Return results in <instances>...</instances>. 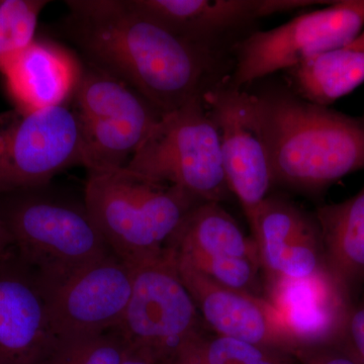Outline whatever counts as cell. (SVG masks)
Instances as JSON below:
<instances>
[{
	"instance_id": "cell-25",
	"label": "cell",
	"mask_w": 364,
	"mask_h": 364,
	"mask_svg": "<svg viewBox=\"0 0 364 364\" xmlns=\"http://www.w3.org/2000/svg\"><path fill=\"white\" fill-rule=\"evenodd\" d=\"M344 337L364 363V301L351 306L345 324Z\"/></svg>"
},
{
	"instance_id": "cell-1",
	"label": "cell",
	"mask_w": 364,
	"mask_h": 364,
	"mask_svg": "<svg viewBox=\"0 0 364 364\" xmlns=\"http://www.w3.org/2000/svg\"><path fill=\"white\" fill-rule=\"evenodd\" d=\"M60 31L88 63L131 86L161 116L221 83L215 48L191 42L133 0H72Z\"/></svg>"
},
{
	"instance_id": "cell-18",
	"label": "cell",
	"mask_w": 364,
	"mask_h": 364,
	"mask_svg": "<svg viewBox=\"0 0 364 364\" xmlns=\"http://www.w3.org/2000/svg\"><path fill=\"white\" fill-rule=\"evenodd\" d=\"M315 217L328 272L352 299L364 282V186L344 202L318 207Z\"/></svg>"
},
{
	"instance_id": "cell-10",
	"label": "cell",
	"mask_w": 364,
	"mask_h": 364,
	"mask_svg": "<svg viewBox=\"0 0 364 364\" xmlns=\"http://www.w3.org/2000/svg\"><path fill=\"white\" fill-rule=\"evenodd\" d=\"M203 100L221 136L228 186L252 230L273 184L269 145L257 95L223 80L207 91Z\"/></svg>"
},
{
	"instance_id": "cell-19",
	"label": "cell",
	"mask_w": 364,
	"mask_h": 364,
	"mask_svg": "<svg viewBox=\"0 0 364 364\" xmlns=\"http://www.w3.org/2000/svg\"><path fill=\"white\" fill-rule=\"evenodd\" d=\"M166 247L186 260L240 257L259 261L253 238L219 203H202L186 215Z\"/></svg>"
},
{
	"instance_id": "cell-5",
	"label": "cell",
	"mask_w": 364,
	"mask_h": 364,
	"mask_svg": "<svg viewBox=\"0 0 364 364\" xmlns=\"http://www.w3.org/2000/svg\"><path fill=\"white\" fill-rule=\"evenodd\" d=\"M139 176L186 189L203 203L229 198L221 136L203 98L163 114L126 166Z\"/></svg>"
},
{
	"instance_id": "cell-24",
	"label": "cell",
	"mask_w": 364,
	"mask_h": 364,
	"mask_svg": "<svg viewBox=\"0 0 364 364\" xmlns=\"http://www.w3.org/2000/svg\"><path fill=\"white\" fill-rule=\"evenodd\" d=\"M293 355L299 364H364L344 336L325 343L299 346Z\"/></svg>"
},
{
	"instance_id": "cell-17",
	"label": "cell",
	"mask_w": 364,
	"mask_h": 364,
	"mask_svg": "<svg viewBox=\"0 0 364 364\" xmlns=\"http://www.w3.org/2000/svg\"><path fill=\"white\" fill-rule=\"evenodd\" d=\"M136 9L183 39L215 48L231 31L275 14L282 0H133Z\"/></svg>"
},
{
	"instance_id": "cell-22",
	"label": "cell",
	"mask_w": 364,
	"mask_h": 364,
	"mask_svg": "<svg viewBox=\"0 0 364 364\" xmlns=\"http://www.w3.org/2000/svg\"><path fill=\"white\" fill-rule=\"evenodd\" d=\"M45 0H0V67L35 41Z\"/></svg>"
},
{
	"instance_id": "cell-11",
	"label": "cell",
	"mask_w": 364,
	"mask_h": 364,
	"mask_svg": "<svg viewBox=\"0 0 364 364\" xmlns=\"http://www.w3.org/2000/svg\"><path fill=\"white\" fill-rule=\"evenodd\" d=\"M133 275V268L111 253L59 282H40L57 338L117 329L130 301Z\"/></svg>"
},
{
	"instance_id": "cell-13",
	"label": "cell",
	"mask_w": 364,
	"mask_h": 364,
	"mask_svg": "<svg viewBox=\"0 0 364 364\" xmlns=\"http://www.w3.org/2000/svg\"><path fill=\"white\" fill-rule=\"evenodd\" d=\"M176 262L182 282L210 332L294 353L298 345L267 299L223 287L177 255Z\"/></svg>"
},
{
	"instance_id": "cell-3",
	"label": "cell",
	"mask_w": 364,
	"mask_h": 364,
	"mask_svg": "<svg viewBox=\"0 0 364 364\" xmlns=\"http://www.w3.org/2000/svg\"><path fill=\"white\" fill-rule=\"evenodd\" d=\"M85 200L112 252L133 269L159 256L182 220L203 203L126 167L88 172Z\"/></svg>"
},
{
	"instance_id": "cell-16",
	"label": "cell",
	"mask_w": 364,
	"mask_h": 364,
	"mask_svg": "<svg viewBox=\"0 0 364 364\" xmlns=\"http://www.w3.org/2000/svg\"><path fill=\"white\" fill-rule=\"evenodd\" d=\"M82 66L65 48L35 40L0 67L16 111L32 112L66 105L73 97Z\"/></svg>"
},
{
	"instance_id": "cell-27",
	"label": "cell",
	"mask_w": 364,
	"mask_h": 364,
	"mask_svg": "<svg viewBox=\"0 0 364 364\" xmlns=\"http://www.w3.org/2000/svg\"><path fill=\"white\" fill-rule=\"evenodd\" d=\"M14 252L13 239L7 232L6 226L0 220V259L9 257Z\"/></svg>"
},
{
	"instance_id": "cell-6",
	"label": "cell",
	"mask_w": 364,
	"mask_h": 364,
	"mask_svg": "<svg viewBox=\"0 0 364 364\" xmlns=\"http://www.w3.org/2000/svg\"><path fill=\"white\" fill-rule=\"evenodd\" d=\"M72 100L87 173L126 167L162 117L131 86L90 63Z\"/></svg>"
},
{
	"instance_id": "cell-23",
	"label": "cell",
	"mask_w": 364,
	"mask_h": 364,
	"mask_svg": "<svg viewBox=\"0 0 364 364\" xmlns=\"http://www.w3.org/2000/svg\"><path fill=\"white\" fill-rule=\"evenodd\" d=\"M127 345L117 330L58 338L45 364H121Z\"/></svg>"
},
{
	"instance_id": "cell-2",
	"label": "cell",
	"mask_w": 364,
	"mask_h": 364,
	"mask_svg": "<svg viewBox=\"0 0 364 364\" xmlns=\"http://www.w3.org/2000/svg\"><path fill=\"white\" fill-rule=\"evenodd\" d=\"M257 97L273 184L316 195L364 169V117L332 111L287 90Z\"/></svg>"
},
{
	"instance_id": "cell-14",
	"label": "cell",
	"mask_w": 364,
	"mask_h": 364,
	"mask_svg": "<svg viewBox=\"0 0 364 364\" xmlns=\"http://www.w3.org/2000/svg\"><path fill=\"white\" fill-rule=\"evenodd\" d=\"M251 232L265 282L310 279L328 272L315 215L286 198L268 196Z\"/></svg>"
},
{
	"instance_id": "cell-9",
	"label": "cell",
	"mask_w": 364,
	"mask_h": 364,
	"mask_svg": "<svg viewBox=\"0 0 364 364\" xmlns=\"http://www.w3.org/2000/svg\"><path fill=\"white\" fill-rule=\"evenodd\" d=\"M81 165L80 129L66 105L0 114V193L48 186Z\"/></svg>"
},
{
	"instance_id": "cell-4",
	"label": "cell",
	"mask_w": 364,
	"mask_h": 364,
	"mask_svg": "<svg viewBox=\"0 0 364 364\" xmlns=\"http://www.w3.org/2000/svg\"><path fill=\"white\" fill-rule=\"evenodd\" d=\"M0 220L16 254L42 284L65 279L112 253L82 203L50 184L0 193Z\"/></svg>"
},
{
	"instance_id": "cell-20",
	"label": "cell",
	"mask_w": 364,
	"mask_h": 364,
	"mask_svg": "<svg viewBox=\"0 0 364 364\" xmlns=\"http://www.w3.org/2000/svg\"><path fill=\"white\" fill-rule=\"evenodd\" d=\"M299 97L328 107L364 82V28L346 44L287 70Z\"/></svg>"
},
{
	"instance_id": "cell-26",
	"label": "cell",
	"mask_w": 364,
	"mask_h": 364,
	"mask_svg": "<svg viewBox=\"0 0 364 364\" xmlns=\"http://www.w3.org/2000/svg\"><path fill=\"white\" fill-rule=\"evenodd\" d=\"M121 364H163L148 351L127 346Z\"/></svg>"
},
{
	"instance_id": "cell-12",
	"label": "cell",
	"mask_w": 364,
	"mask_h": 364,
	"mask_svg": "<svg viewBox=\"0 0 364 364\" xmlns=\"http://www.w3.org/2000/svg\"><path fill=\"white\" fill-rule=\"evenodd\" d=\"M57 340L39 277L14 250L0 259V364H45Z\"/></svg>"
},
{
	"instance_id": "cell-21",
	"label": "cell",
	"mask_w": 364,
	"mask_h": 364,
	"mask_svg": "<svg viewBox=\"0 0 364 364\" xmlns=\"http://www.w3.org/2000/svg\"><path fill=\"white\" fill-rule=\"evenodd\" d=\"M167 364H299L293 354L205 330L182 345Z\"/></svg>"
},
{
	"instance_id": "cell-7",
	"label": "cell",
	"mask_w": 364,
	"mask_h": 364,
	"mask_svg": "<svg viewBox=\"0 0 364 364\" xmlns=\"http://www.w3.org/2000/svg\"><path fill=\"white\" fill-rule=\"evenodd\" d=\"M133 272L130 301L114 330L127 346L148 351L167 364L207 326L182 282L171 248Z\"/></svg>"
},
{
	"instance_id": "cell-8",
	"label": "cell",
	"mask_w": 364,
	"mask_h": 364,
	"mask_svg": "<svg viewBox=\"0 0 364 364\" xmlns=\"http://www.w3.org/2000/svg\"><path fill=\"white\" fill-rule=\"evenodd\" d=\"M363 28L364 0H340L272 30L251 33L235 48L236 61L229 83L243 90L258 79L289 70L346 44Z\"/></svg>"
},
{
	"instance_id": "cell-15",
	"label": "cell",
	"mask_w": 364,
	"mask_h": 364,
	"mask_svg": "<svg viewBox=\"0 0 364 364\" xmlns=\"http://www.w3.org/2000/svg\"><path fill=\"white\" fill-rule=\"evenodd\" d=\"M265 284V299L277 309L298 347L344 336L353 301L329 272L310 279H277Z\"/></svg>"
}]
</instances>
